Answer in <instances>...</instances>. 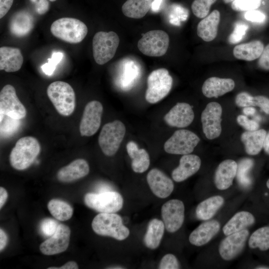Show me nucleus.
Wrapping results in <instances>:
<instances>
[{
    "label": "nucleus",
    "mask_w": 269,
    "mask_h": 269,
    "mask_svg": "<svg viewBox=\"0 0 269 269\" xmlns=\"http://www.w3.org/2000/svg\"><path fill=\"white\" fill-rule=\"evenodd\" d=\"M47 208L51 214L59 221L68 220L73 214L72 206L66 202L59 199H53L50 200Z\"/></svg>",
    "instance_id": "72a5a7b5"
},
{
    "label": "nucleus",
    "mask_w": 269,
    "mask_h": 269,
    "mask_svg": "<svg viewBox=\"0 0 269 269\" xmlns=\"http://www.w3.org/2000/svg\"><path fill=\"white\" fill-rule=\"evenodd\" d=\"M245 18L252 22H261L265 19L266 15L261 11L255 9L247 11L245 14Z\"/></svg>",
    "instance_id": "49530a36"
},
{
    "label": "nucleus",
    "mask_w": 269,
    "mask_h": 269,
    "mask_svg": "<svg viewBox=\"0 0 269 269\" xmlns=\"http://www.w3.org/2000/svg\"><path fill=\"white\" fill-rule=\"evenodd\" d=\"M40 151V145L36 138L31 136L21 137L10 152V164L16 170L25 169L33 163Z\"/></svg>",
    "instance_id": "f257e3e1"
},
{
    "label": "nucleus",
    "mask_w": 269,
    "mask_h": 269,
    "mask_svg": "<svg viewBox=\"0 0 269 269\" xmlns=\"http://www.w3.org/2000/svg\"><path fill=\"white\" fill-rule=\"evenodd\" d=\"M119 42V36L114 31L97 32L92 42L93 57L96 62L103 65L112 59Z\"/></svg>",
    "instance_id": "0eeeda50"
},
{
    "label": "nucleus",
    "mask_w": 269,
    "mask_h": 269,
    "mask_svg": "<svg viewBox=\"0 0 269 269\" xmlns=\"http://www.w3.org/2000/svg\"><path fill=\"white\" fill-rule=\"evenodd\" d=\"M263 148L265 152L269 155V132L266 134L264 144Z\"/></svg>",
    "instance_id": "13d9d810"
},
{
    "label": "nucleus",
    "mask_w": 269,
    "mask_h": 269,
    "mask_svg": "<svg viewBox=\"0 0 269 269\" xmlns=\"http://www.w3.org/2000/svg\"><path fill=\"white\" fill-rule=\"evenodd\" d=\"M234 0H223V1L225 3H229L231 2H233Z\"/></svg>",
    "instance_id": "052dcab7"
},
{
    "label": "nucleus",
    "mask_w": 269,
    "mask_h": 269,
    "mask_svg": "<svg viewBox=\"0 0 269 269\" xmlns=\"http://www.w3.org/2000/svg\"><path fill=\"white\" fill-rule=\"evenodd\" d=\"M255 222L254 216L247 211H241L235 214L223 228L224 234L229 235L246 229Z\"/></svg>",
    "instance_id": "c756f323"
},
{
    "label": "nucleus",
    "mask_w": 269,
    "mask_h": 269,
    "mask_svg": "<svg viewBox=\"0 0 269 269\" xmlns=\"http://www.w3.org/2000/svg\"><path fill=\"white\" fill-rule=\"evenodd\" d=\"M253 165L254 161L250 158L243 159L238 164L237 179L239 184L244 188L250 186L252 183L249 172Z\"/></svg>",
    "instance_id": "c9c22d12"
},
{
    "label": "nucleus",
    "mask_w": 269,
    "mask_h": 269,
    "mask_svg": "<svg viewBox=\"0 0 269 269\" xmlns=\"http://www.w3.org/2000/svg\"><path fill=\"white\" fill-rule=\"evenodd\" d=\"M50 0V1H55L56 0Z\"/></svg>",
    "instance_id": "0e129e2a"
},
{
    "label": "nucleus",
    "mask_w": 269,
    "mask_h": 269,
    "mask_svg": "<svg viewBox=\"0 0 269 269\" xmlns=\"http://www.w3.org/2000/svg\"><path fill=\"white\" fill-rule=\"evenodd\" d=\"M267 186L269 189V179H268V180L267 182Z\"/></svg>",
    "instance_id": "680f3d73"
},
{
    "label": "nucleus",
    "mask_w": 269,
    "mask_h": 269,
    "mask_svg": "<svg viewBox=\"0 0 269 269\" xmlns=\"http://www.w3.org/2000/svg\"><path fill=\"white\" fill-rule=\"evenodd\" d=\"M32 2H36L37 0H30Z\"/></svg>",
    "instance_id": "e2e57ef3"
},
{
    "label": "nucleus",
    "mask_w": 269,
    "mask_h": 269,
    "mask_svg": "<svg viewBox=\"0 0 269 269\" xmlns=\"http://www.w3.org/2000/svg\"><path fill=\"white\" fill-rule=\"evenodd\" d=\"M152 0H127L122 5L124 14L130 18H141L151 8Z\"/></svg>",
    "instance_id": "473e14b6"
},
{
    "label": "nucleus",
    "mask_w": 269,
    "mask_h": 269,
    "mask_svg": "<svg viewBox=\"0 0 269 269\" xmlns=\"http://www.w3.org/2000/svg\"><path fill=\"white\" fill-rule=\"evenodd\" d=\"M234 81L231 78L212 77L206 79L202 87L203 94L207 98H218L232 91Z\"/></svg>",
    "instance_id": "4be33fe9"
},
{
    "label": "nucleus",
    "mask_w": 269,
    "mask_h": 269,
    "mask_svg": "<svg viewBox=\"0 0 269 269\" xmlns=\"http://www.w3.org/2000/svg\"><path fill=\"white\" fill-rule=\"evenodd\" d=\"M256 269H269V267H267V266H259V267H257V268H256Z\"/></svg>",
    "instance_id": "bf43d9fd"
},
{
    "label": "nucleus",
    "mask_w": 269,
    "mask_h": 269,
    "mask_svg": "<svg viewBox=\"0 0 269 269\" xmlns=\"http://www.w3.org/2000/svg\"><path fill=\"white\" fill-rule=\"evenodd\" d=\"M23 58L18 48L2 46L0 48V70L7 72L19 70L23 64Z\"/></svg>",
    "instance_id": "b1692460"
},
{
    "label": "nucleus",
    "mask_w": 269,
    "mask_h": 269,
    "mask_svg": "<svg viewBox=\"0 0 269 269\" xmlns=\"http://www.w3.org/2000/svg\"><path fill=\"white\" fill-rule=\"evenodd\" d=\"M201 161L195 154H184L181 157L179 164L172 172L173 179L177 182L187 179L196 173L200 169Z\"/></svg>",
    "instance_id": "6ab92c4d"
},
{
    "label": "nucleus",
    "mask_w": 269,
    "mask_h": 269,
    "mask_svg": "<svg viewBox=\"0 0 269 269\" xmlns=\"http://www.w3.org/2000/svg\"><path fill=\"white\" fill-rule=\"evenodd\" d=\"M199 141L200 138L193 132L187 130H179L165 141L164 149L170 154H190Z\"/></svg>",
    "instance_id": "9d476101"
},
{
    "label": "nucleus",
    "mask_w": 269,
    "mask_h": 269,
    "mask_svg": "<svg viewBox=\"0 0 269 269\" xmlns=\"http://www.w3.org/2000/svg\"><path fill=\"white\" fill-rule=\"evenodd\" d=\"M126 132L125 125L119 120L109 122L103 127L98 137V143L105 155L111 156L116 153Z\"/></svg>",
    "instance_id": "423d86ee"
},
{
    "label": "nucleus",
    "mask_w": 269,
    "mask_h": 269,
    "mask_svg": "<svg viewBox=\"0 0 269 269\" xmlns=\"http://www.w3.org/2000/svg\"><path fill=\"white\" fill-rule=\"evenodd\" d=\"M224 198L219 195L210 197L200 203L196 209V215L201 220L212 218L223 206Z\"/></svg>",
    "instance_id": "7c9ffc66"
},
{
    "label": "nucleus",
    "mask_w": 269,
    "mask_h": 269,
    "mask_svg": "<svg viewBox=\"0 0 269 269\" xmlns=\"http://www.w3.org/2000/svg\"><path fill=\"white\" fill-rule=\"evenodd\" d=\"M92 227L98 235L119 241L126 239L130 235V230L123 224L122 217L115 213L98 214L92 221Z\"/></svg>",
    "instance_id": "7ed1b4c3"
},
{
    "label": "nucleus",
    "mask_w": 269,
    "mask_h": 269,
    "mask_svg": "<svg viewBox=\"0 0 269 269\" xmlns=\"http://www.w3.org/2000/svg\"><path fill=\"white\" fill-rule=\"evenodd\" d=\"M63 57V54L60 52H54L50 58L48 59V61L57 65L61 61Z\"/></svg>",
    "instance_id": "864d4df0"
},
{
    "label": "nucleus",
    "mask_w": 269,
    "mask_h": 269,
    "mask_svg": "<svg viewBox=\"0 0 269 269\" xmlns=\"http://www.w3.org/2000/svg\"><path fill=\"white\" fill-rule=\"evenodd\" d=\"M194 118L192 106L186 103H177L164 117L169 126L183 128L189 126Z\"/></svg>",
    "instance_id": "f3484780"
},
{
    "label": "nucleus",
    "mask_w": 269,
    "mask_h": 269,
    "mask_svg": "<svg viewBox=\"0 0 269 269\" xmlns=\"http://www.w3.org/2000/svg\"><path fill=\"white\" fill-rule=\"evenodd\" d=\"M266 134L267 132L264 129L244 132L241 139L245 145L246 152L251 155L258 154L263 147Z\"/></svg>",
    "instance_id": "cd10ccee"
},
{
    "label": "nucleus",
    "mask_w": 269,
    "mask_h": 269,
    "mask_svg": "<svg viewBox=\"0 0 269 269\" xmlns=\"http://www.w3.org/2000/svg\"><path fill=\"white\" fill-rule=\"evenodd\" d=\"M18 120L8 116L4 120L2 119L0 121L1 137L9 136L16 131L19 125Z\"/></svg>",
    "instance_id": "58836bf2"
},
{
    "label": "nucleus",
    "mask_w": 269,
    "mask_h": 269,
    "mask_svg": "<svg viewBox=\"0 0 269 269\" xmlns=\"http://www.w3.org/2000/svg\"><path fill=\"white\" fill-rule=\"evenodd\" d=\"M50 31L53 36L64 42L77 44L82 42L87 35L88 28L78 19L63 17L52 23Z\"/></svg>",
    "instance_id": "f03ea898"
},
{
    "label": "nucleus",
    "mask_w": 269,
    "mask_h": 269,
    "mask_svg": "<svg viewBox=\"0 0 269 269\" xmlns=\"http://www.w3.org/2000/svg\"><path fill=\"white\" fill-rule=\"evenodd\" d=\"M264 47L261 41L255 40L235 46L233 52L236 58L251 61L260 57Z\"/></svg>",
    "instance_id": "bb28decb"
},
{
    "label": "nucleus",
    "mask_w": 269,
    "mask_h": 269,
    "mask_svg": "<svg viewBox=\"0 0 269 269\" xmlns=\"http://www.w3.org/2000/svg\"><path fill=\"white\" fill-rule=\"evenodd\" d=\"M158 269H180L179 263L176 257L171 254L165 255L160 261Z\"/></svg>",
    "instance_id": "37998d69"
},
{
    "label": "nucleus",
    "mask_w": 269,
    "mask_h": 269,
    "mask_svg": "<svg viewBox=\"0 0 269 269\" xmlns=\"http://www.w3.org/2000/svg\"><path fill=\"white\" fill-rule=\"evenodd\" d=\"M103 111L102 104L98 101H92L86 105L80 124L82 136H90L99 130Z\"/></svg>",
    "instance_id": "ddd939ff"
},
{
    "label": "nucleus",
    "mask_w": 269,
    "mask_h": 269,
    "mask_svg": "<svg viewBox=\"0 0 269 269\" xmlns=\"http://www.w3.org/2000/svg\"><path fill=\"white\" fill-rule=\"evenodd\" d=\"M146 180L152 193L160 198L168 197L174 189L172 180L158 169H151L147 173Z\"/></svg>",
    "instance_id": "a211bd4d"
},
{
    "label": "nucleus",
    "mask_w": 269,
    "mask_h": 269,
    "mask_svg": "<svg viewBox=\"0 0 269 269\" xmlns=\"http://www.w3.org/2000/svg\"><path fill=\"white\" fill-rule=\"evenodd\" d=\"M89 171V165L86 160L77 159L59 169L57 178L62 182H71L86 176Z\"/></svg>",
    "instance_id": "aec40b11"
},
{
    "label": "nucleus",
    "mask_w": 269,
    "mask_h": 269,
    "mask_svg": "<svg viewBox=\"0 0 269 269\" xmlns=\"http://www.w3.org/2000/svg\"><path fill=\"white\" fill-rule=\"evenodd\" d=\"M169 44L168 34L162 30H152L144 34L137 42L139 50L151 57L164 55Z\"/></svg>",
    "instance_id": "1a4fd4ad"
},
{
    "label": "nucleus",
    "mask_w": 269,
    "mask_h": 269,
    "mask_svg": "<svg viewBox=\"0 0 269 269\" xmlns=\"http://www.w3.org/2000/svg\"><path fill=\"white\" fill-rule=\"evenodd\" d=\"M238 123L247 131H255L259 128V124L254 120H249L246 116L239 115L237 117Z\"/></svg>",
    "instance_id": "c03bdc74"
},
{
    "label": "nucleus",
    "mask_w": 269,
    "mask_h": 269,
    "mask_svg": "<svg viewBox=\"0 0 269 269\" xmlns=\"http://www.w3.org/2000/svg\"><path fill=\"white\" fill-rule=\"evenodd\" d=\"M220 224L215 220L201 224L193 231L189 237L190 243L195 246H202L208 243L219 231Z\"/></svg>",
    "instance_id": "5701e85b"
},
{
    "label": "nucleus",
    "mask_w": 269,
    "mask_h": 269,
    "mask_svg": "<svg viewBox=\"0 0 269 269\" xmlns=\"http://www.w3.org/2000/svg\"><path fill=\"white\" fill-rule=\"evenodd\" d=\"M163 221L157 219H152L148 223L143 242L150 249H155L160 245L164 232Z\"/></svg>",
    "instance_id": "2f4dec72"
},
{
    "label": "nucleus",
    "mask_w": 269,
    "mask_h": 269,
    "mask_svg": "<svg viewBox=\"0 0 269 269\" xmlns=\"http://www.w3.org/2000/svg\"><path fill=\"white\" fill-rule=\"evenodd\" d=\"M237 167L238 164L232 159L225 160L219 164L214 175V183L217 189L226 190L232 185Z\"/></svg>",
    "instance_id": "412c9836"
},
{
    "label": "nucleus",
    "mask_w": 269,
    "mask_h": 269,
    "mask_svg": "<svg viewBox=\"0 0 269 269\" xmlns=\"http://www.w3.org/2000/svg\"><path fill=\"white\" fill-rule=\"evenodd\" d=\"M217 0H194L191 4L193 14L197 17L203 18L208 14L211 5Z\"/></svg>",
    "instance_id": "e433bc0d"
},
{
    "label": "nucleus",
    "mask_w": 269,
    "mask_h": 269,
    "mask_svg": "<svg viewBox=\"0 0 269 269\" xmlns=\"http://www.w3.org/2000/svg\"><path fill=\"white\" fill-rule=\"evenodd\" d=\"M49 8V3L47 0H39L36 2L35 9L39 14H44Z\"/></svg>",
    "instance_id": "09e8293b"
},
{
    "label": "nucleus",
    "mask_w": 269,
    "mask_h": 269,
    "mask_svg": "<svg viewBox=\"0 0 269 269\" xmlns=\"http://www.w3.org/2000/svg\"><path fill=\"white\" fill-rule=\"evenodd\" d=\"M0 112L11 118L20 120L26 115V110L17 97L11 85H5L0 92Z\"/></svg>",
    "instance_id": "f8f14e48"
},
{
    "label": "nucleus",
    "mask_w": 269,
    "mask_h": 269,
    "mask_svg": "<svg viewBox=\"0 0 269 269\" xmlns=\"http://www.w3.org/2000/svg\"><path fill=\"white\" fill-rule=\"evenodd\" d=\"M249 246L252 249L258 248L261 251L269 249V226L259 228L251 236Z\"/></svg>",
    "instance_id": "f704fd0d"
},
{
    "label": "nucleus",
    "mask_w": 269,
    "mask_h": 269,
    "mask_svg": "<svg viewBox=\"0 0 269 269\" xmlns=\"http://www.w3.org/2000/svg\"><path fill=\"white\" fill-rule=\"evenodd\" d=\"M8 197L7 191L2 187H0V209L5 204Z\"/></svg>",
    "instance_id": "5fc2aeb1"
},
{
    "label": "nucleus",
    "mask_w": 269,
    "mask_h": 269,
    "mask_svg": "<svg viewBox=\"0 0 269 269\" xmlns=\"http://www.w3.org/2000/svg\"><path fill=\"white\" fill-rule=\"evenodd\" d=\"M7 242V236L5 232L0 228V251L3 250L6 246Z\"/></svg>",
    "instance_id": "603ef678"
},
{
    "label": "nucleus",
    "mask_w": 269,
    "mask_h": 269,
    "mask_svg": "<svg viewBox=\"0 0 269 269\" xmlns=\"http://www.w3.org/2000/svg\"><path fill=\"white\" fill-rule=\"evenodd\" d=\"M33 27V19L27 12L20 11L15 13L9 23L10 31L13 35L22 37L28 34Z\"/></svg>",
    "instance_id": "c85d7f7f"
},
{
    "label": "nucleus",
    "mask_w": 269,
    "mask_h": 269,
    "mask_svg": "<svg viewBox=\"0 0 269 269\" xmlns=\"http://www.w3.org/2000/svg\"><path fill=\"white\" fill-rule=\"evenodd\" d=\"M243 113L247 116L253 115L256 113V109L252 106L244 107Z\"/></svg>",
    "instance_id": "6e6d98bb"
},
{
    "label": "nucleus",
    "mask_w": 269,
    "mask_h": 269,
    "mask_svg": "<svg viewBox=\"0 0 269 269\" xmlns=\"http://www.w3.org/2000/svg\"><path fill=\"white\" fill-rule=\"evenodd\" d=\"M123 202L122 195L113 191L98 193H88L84 197L85 205L100 213L117 212L122 208Z\"/></svg>",
    "instance_id": "6e6552de"
},
{
    "label": "nucleus",
    "mask_w": 269,
    "mask_h": 269,
    "mask_svg": "<svg viewBox=\"0 0 269 269\" xmlns=\"http://www.w3.org/2000/svg\"><path fill=\"white\" fill-rule=\"evenodd\" d=\"M260 68L264 70H269V43L266 46L258 61Z\"/></svg>",
    "instance_id": "a18cd8bd"
},
{
    "label": "nucleus",
    "mask_w": 269,
    "mask_h": 269,
    "mask_svg": "<svg viewBox=\"0 0 269 269\" xmlns=\"http://www.w3.org/2000/svg\"><path fill=\"white\" fill-rule=\"evenodd\" d=\"M71 231L68 226L59 224L55 233L42 242L39 249L45 255H53L64 252L68 248Z\"/></svg>",
    "instance_id": "dca6fc26"
},
{
    "label": "nucleus",
    "mask_w": 269,
    "mask_h": 269,
    "mask_svg": "<svg viewBox=\"0 0 269 269\" xmlns=\"http://www.w3.org/2000/svg\"><path fill=\"white\" fill-rule=\"evenodd\" d=\"M220 20V12L217 9L213 10L198 24V36L206 42L213 40L217 35Z\"/></svg>",
    "instance_id": "393cba45"
},
{
    "label": "nucleus",
    "mask_w": 269,
    "mask_h": 269,
    "mask_svg": "<svg viewBox=\"0 0 269 269\" xmlns=\"http://www.w3.org/2000/svg\"><path fill=\"white\" fill-rule=\"evenodd\" d=\"M162 0H154L152 1L151 8L153 11L157 12L159 10Z\"/></svg>",
    "instance_id": "4d7b16f0"
},
{
    "label": "nucleus",
    "mask_w": 269,
    "mask_h": 269,
    "mask_svg": "<svg viewBox=\"0 0 269 269\" xmlns=\"http://www.w3.org/2000/svg\"><path fill=\"white\" fill-rule=\"evenodd\" d=\"M47 94L58 113L69 116L75 107V94L72 87L63 81H55L47 88Z\"/></svg>",
    "instance_id": "20e7f679"
},
{
    "label": "nucleus",
    "mask_w": 269,
    "mask_h": 269,
    "mask_svg": "<svg viewBox=\"0 0 269 269\" xmlns=\"http://www.w3.org/2000/svg\"><path fill=\"white\" fill-rule=\"evenodd\" d=\"M222 108L220 104L208 103L201 116L202 129L207 138L213 139L220 136L222 132Z\"/></svg>",
    "instance_id": "9b49d317"
},
{
    "label": "nucleus",
    "mask_w": 269,
    "mask_h": 269,
    "mask_svg": "<svg viewBox=\"0 0 269 269\" xmlns=\"http://www.w3.org/2000/svg\"><path fill=\"white\" fill-rule=\"evenodd\" d=\"M262 0H235L232 2V8L237 11L255 10L259 8Z\"/></svg>",
    "instance_id": "4c0bfd02"
},
{
    "label": "nucleus",
    "mask_w": 269,
    "mask_h": 269,
    "mask_svg": "<svg viewBox=\"0 0 269 269\" xmlns=\"http://www.w3.org/2000/svg\"><path fill=\"white\" fill-rule=\"evenodd\" d=\"M126 148L132 159L131 166L133 171L136 173H142L147 170L150 164V158L146 150L139 148L133 141L128 142Z\"/></svg>",
    "instance_id": "a878e982"
},
{
    "label": "nucleus",
    "mask_w": 269,
    "mask_h": 269,
    "mask_svg": "<svg viewBox=\"0 0 269 269\" xmlns=\"http://www.w3.org/2000/svg\"><path fill=\"white\" fill-rule=\"evenodd\" d=\"M58 226V224L55 220L45 218L40 223L39 228L43 235L45 237H51L56 231Z\"/></svg>",
    "instance_id": "ea45409f"
},
{
    "label": "nucleus",
    "mask_w": 269,
    "mask_h": 269,
    "mask_svg": "<svg viewBox=\"0 0 269 269\" xmlns=\"http://www.w3.org/2000/svg\"><path fill=\"white\" fill-rule=\"evenodd\" d=\"M161 217L165 228L170 233H174L182 226L184 220V205L178 199H171L161 207Z\"/></svg>",
    "instance_id": "4468645a"
},
{
    "label": "nucleus",
    "mask_w": 269,
    "mask_h": 269,
    "mask_svg": "<svg viewBox=\"0 0 269 269\" xmlns=\"http://www.w3.org/2000/svg\"><path fill=\"white\" fill-rule=\"evenodd\" d=\"M172 83V78L166 69L159 68L152 71L147 79L146 101L155 104L163 99L170 92Z\"/></svg>",
    "instance_id": "39448f33"
},
{
    "label": "nucleus",
    "mask_w": 269,
    "mask_h": 269,
    "mask_svg": "<svg viewBox=\"0 0 269 269\" xmlns=\"http://www.w3.org/2000/svg\"><path fill=\"white\" fill-rule=\"evenodd\" d=\"M13 0H0V18H2L11 8Z\"/></svg>",
    "instance_id": "de8ad7c7"
},
{
    "label": "nucleus",
    "mask_w": 269,
    "mask_h": 269,
    "mask_svg": "<svg viewBox=\"0 0 269 269\" xmlns=\"http://www.w3.org/2000/svg\"><path fill=\"white\" fill-rule=\"evenodd\" d=\"M249 106H258L266 114L269 115V99L264 96H251L248 103Z\"/></svg>",
    "instance_id": "a19ab883"
},
{
    "label": "nucleus",
    "mask_w": 269,
    "mask_h": 269,
    "mask_svg": "<svg viewBox=\"0 0 269 269\" xmlns=\"http://www.w3.org/2000/svg\"><path fill=\"white\" fill-rule=\"evenodd\" d=\"M248 28V25L244 23H237L233 32L229 37L230 43L235 44L239 42L246 34Z\"/></svg>",
    "instance_id": "79ce46f5"
},
{
    "label": "nucleus",
    "mask_w": 269,
    "mask_h": 269,
    "mask_svg": "<svg viewBox=\"0 0 269 269\" xmlns=\"http://www.w3.org/2000/svg\"><path fill=\"white\" fill-rule=\"evenodd\" d=\"M56 66L52 63L48 61V62L44 64L41 68L43 72L47 75H51L55 70Z\"/></svg>",
    "instance_id": "8fccbe9b"
},
{
    "label": "nucleus",
    "mask_w": 269,
    "mask_h": 269,
    "mask_svg": "<svg viewBox=\"0 0 269 269\" xmlns=\"http://www.w3.org/2000/svg\"><path fill=\"white\" fill-rule=\"evenodd\" d=\"M78 265L74 261H69L60 267H49L48 269H77Z\"/></svg>",
    "instance_id": "3c124183"
},
{
    "label": "nucleus",
    "mask_w": 269,
    "mask_h": 269,
    "mask_svg": "<svg viewBox=\"0 0 269 269\" xmlns=\"http://www.w3.org/2000/svg\"><path fill=\"white\" fill-rule=\"evenodd\" d=\"M249 235V231L244 229L227 236L219 246L221 258L230 261L239 256L245 248Z\"/></svg>",
    "instance_id": "2eb2a0df"
}]
</instances>
